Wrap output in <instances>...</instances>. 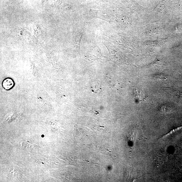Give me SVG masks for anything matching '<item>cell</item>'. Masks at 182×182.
<instances>
[{"instance_id": "6da1fadb", "label": "cell", "mask_w": 182, "mask_h": 182, "mask_svg": "<svg viewBox=\"0 0 182 182\" xmlns=\"http://www.w3.org/2000/svg\"><path fill=\"white\" fill-rule=\"evenodd\" d=\"M14 85V81L10 78H6L2 82V86L7 90H9L13 88Z\"/></svg>"}, {"instance_id": "7a4b0ae2", "label": "cell", "mask_w": 182, "mask_h": 182, "mask_svg": "<svg viewBox=\"0 0 182 182\" xmlns=\"http://www.w3.org/2000/svg\"><path fill=\"white\" fill-rule=\"evenodd\" d=\"M167 159V156L165 155H160L156 157L155 162L157 165H161L166 162Z\"/></svg>"}, {"instance_id": "3957f363", "label": "cell", "mask_w": 182, "mask_h": 182, "mask_svg": "<svg viewBox=\"0 0 182 182\" xmlns=\"http://www.w3.org/2000/svg\"><path fill=\"white\" fill-rule=\"evenodd\" d=\"M181 129H182V126H179V127L177 128H176L175 129H173V130L170 131L169 133H168L167 134H166L165 136H163V137H162V138H165L166 137L170 135V134H173L174 132H175V131L180 130Z\"/></svg>"}]
</instances>
